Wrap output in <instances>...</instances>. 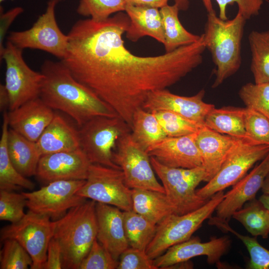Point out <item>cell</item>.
I'll use <instances>...</instances> for the list:
<instances>
[{"mask_svg":"<svg viewBox=\"0 0 269 269\" xmlns=\"http://www.w3.org/2000/svg\"><path fill=\"white\" fill-rule=\"evenodd\" d=\"M129 24L123 11L101 21H77L68 33V48L61 60L76 80L131 128L134 113L142 108L148 94L174 85L201 64L206 46L201 36L170 52L136 55L126 48L123 37Z\"/></svg>","mask_w":269,"mask_h":269,"instance_id":"obj_1","label":"cell"},{"mask_svg":"<svg viewBox=\"0 0 269 269\" xmlns=\"http://www.w3.org/2000/svg\"><path fill=\"white\" fill-rule=\"evenodd\" d=\"M41 72L44 79L39 97L53 110L70 117L78 127L96 117L119 116L93 91L76 80L62 60H46Z\"/></svg>","mask_w":269,"mask_h":269,"instance_id":"obj_2","label":"cell"},{"mask_svg":"<svg viewBox=\"0 0 269 269\" xmlns=\"http://www.w3.org/2000/svg\"><path fill=\"white\" fill-rule=\"evenodd\" d=\"M96 202L86 200L53 221V238L62 252V269H79L97 239Z\"/></svg>","mask_w":269,"mask_h":269,"instance_id":"obj_3","label":"cell"},{"mask_svg":"<svg viewBox=\"0 0 269 269\" xmlns=\"http://www.w3.org/2000/svg\"><path fill=\"white\" fill-rule=\"evenodd\" d=\"M246 19L238 11L231 20H223L215 11L208 12L203 34L206 48L216 66L215 88L236 73L241 64V42Z\"/></svg>","mask_w":269,"mask_h":269,"instance_id":"obj_4","label":"cell"},{"mask_svg":"<svg viewBox=\"0 0 269 269\" xmlns=\"http://www.w3.org/2000/svg\"><path fill=\"white\" fill-rule=\"evenodd\" d=\"M80 146L92 164L121 169L113 160L119 140L130 134V125L120 116L95 117L79 127Z\"/></svg>","mask_w":269,"mask_h":269,"instance_id":"obj_5","label":"cell"},{"mask_svg":"<svg viewBox=\"0 0 269 269\" xmlns=\"http://www.w3.org/2000/svg\"><path fill=\"white\" fill-rule=\"evenodd\" d=\"M223 191L212 196L199 208L183 215L172 214L157 225L155 235L145 251L154 260L170 247L188 240L212 214L224 197Z\"/></svg>","mask_w":269,"mask_h":269,"instance_id":"obj_6","label":"cell"},{"mask_svg":"<svg viewBox=\"0 0 269 269\" xmlns=\"http://www.w3.org/2000/svg\"><path fill=\"white\" fill-rule=\"evenodd\" d=\"M150 161L175 214L183 215L193 211L209 200L201 198L196 193V187L206 179V171L202 166L192 168L171 167L152 156Z\"/></svg>","mask_w":269,"mask_h":269,"instance_id":"obj_7","label":"cell"},{"mask_svg":"<svg viewBox=\"0 0 269 269\" xmlns=\"http://www.w3.org/2000/svg\"><path fill=\"white\" fill-rule=\"evenodd\" d=\"M269 153V145H256L247 139L238 138L218 172L203 187L196 190L197 194L208 200L216 193L233 186Z\"/></svg>","mask_w":269,"mask_h":269,"instance_id":"obj_8","label":"cell"},{"mask_svg":"<svg viewBox=\"0 0 269 269\" xmlns=\"http://www.w3.org/2000/svg\"><path fill=\"white\" fill-rule=\"evenodd\" d=\"M59 1L49 0L45 12L31 28L10 32L7 41L22 50H40L62 60L67 52L69 37L61 31L56 20L55 7Z\"/></svg>","mask_w":269,"mask_h":269,"instance_id":"obj_9","label":"cell"},{"mask_svg":"<svg viewBox=\"0 0 269 269\" xmlns=\"http://www.w3.org/2000/svg\"><path fill=\"white\" fill-rule=\"evenodd\" d=\"M53 221L47 216L30 210L19 221L0 230V241L14 239L29 253L31 269H44L48 246L53 237Z\"/></svg>","mask_w":269,"mask_h":269,"instance_id":"obj_10","label":"cell"},{"mask_svg":"<svg viewBox=\"0 0 269 269\" xmlns=\"http://www.w3.org/2000/svg\"><path fill=\"white\" fill-rule=\"evenodd\" d=\"M77 193L123 211L132 210V190L127 185L121 169L91 164L85 182Z\"/></svg>","mask_w":269,"mask_h":269,"instance_id":"obj_11","label":"cell"},{"mask_svg":"<svg viewBox=\"0 0 269 269\" xmlns=\"http://www.w3.org/2000/svg\"><path fill=\"white\" fill-rule=\"evenodd\" d=\"M22 49L7 41L0 55L5 64V86L8 93L9 111L39 97L42 73L31 69L25 62Z\"/></svg>","mask_w":269,"mask_h":269,"instance_id":"obj_12","label":"cell"},{"mask_svg":"<svg viewBox=\"0 0 269 269\" xmlns=\"http://www.w3.org/2000/svg\"><path fill=\"white\" fill-rule=\"evenodd\" d=\"M113 160L121 168L126 183L131 189H147L165 193L163 185L155 176L150 156L134 140L131 133L119 140Z\"/></svg>","mask_w":269,"mask_h":269,"instance_id":"obj_13","label":"cell"},{"mask_svg":"<svg viewBox=\"0 0 269 269\" xmlns=\"http://www.w3.org/2000/svg\"><path fill=\"white\" fill-rule=\"evenodd\" d=\"M85 181H55L37 190L21 193L26 198L28 210L55 221L87 200L77 193Z\"/></svg>","mask_w":269,"mask_h":269,"instance_id":"obj_14","label":"cell"},{"mask_svg":"<svg viewBox=\"0 0 269 269\" xmlns=\"http://www.w3.org/2000/svg\"><path fill=\"white\" fill-rule=\"evenodd\" d=\"M230 246L231 240L227 236L213 238L206 242H201L197 237L191 238L169 248L153 260V264L157 269H169L194 257L204 256L208 264L223 266L220 259Z\"/></svg>","mask_w":269,"mask_h":269,"instance_id":"obj_15","label":"cell"},{"mask_svg":"<svg viewBox=\"0 0 269 269\" xmlns=\"http://www.w3.org/2000/svg\"><path fill=\"white\" fill-rule=\"evenodd\" d=\"M92 163L81 149L41 156L36 176L47 184L58 180H86Z\"/></svg>","mask_w":269,"mask_h":269,"instance_id":"obj_16","label":"cell"},{"mask_svg":"<svg viewBox=\"0 0 269 269\" xmlns=\"http://www.w3.org/2000/svg\"><path fill=\"white\" fill-rule=\"evenodd\" d=\"M205 92L201 90L190 97L179 96L166 89L150 93L142 106V109L152 112L166 111L204 125L206 116L214 105L203 101Z\"/></svg>","mask_w":269,"mask_h":269,"instance_id":"obj_17","label":"cell"},{"mask_svg":"<svg viewBox=\"0 0 269 269\" xmlns=\"http://www.w3.org/2000/svg\"><path fill=\"white\" fill-rule=\"evenodd\" d=\"M269 173V153L249 173L233 185L230 191L224 194L216 209L215 217L220 221L228 222L235 212L255 198Z\"/></svg>","mask_w":269,"mask_h":269,"instance_id":"obj_18","label":"cell"},{"mask_svg":"<svg viewBox=\"0 0 269 269\" xmlns=\"http://www.w3.org/2000/svg\"><path fill=\"white\" fill-rule=\"evenodd\" d=\"M197 132L166 137L146 151L150 156L169 167L192 168L202 166L201 154L196 143Z\"/></svg>","mask_w":269,"mask_h":269,"instance_id":"obj_19","label":"cell"},{"mask_svg":"<svg viewBox=\"0 0 269 269\" xmlns=\"http://www.w3.org/2000/svg\"><path fill=\"white\" fill-rule=\"evenodd\" d=\"M54 114L53 110L38 97L9 111L8 126L27 139L36 142Z\"/></svg>","mask_w":269,"mask_h":269,"instance_id":"obj_20","label":"cell"},{"mask_svg":"<svg viewBox=\"0 0 269 269\" xmlns=\"http://www.w3.org/2000/svg\"><path fill=\"white\" fill-rule=\"evenodd\" d=\"M121 210L112 205L96 202L97 239L117 261L130 247Z\"/></svg>","mask_w":269,"mask_h":269,"instance_id":"obj_21","label":"cell"},{"mask_svg":"<svg viewBox=\"0 0 269 269\" xmlns=\"http://www.w3.org/2000/svg\"><path fill=\"white\" fill-rule=\"evenodd\" d=\"M238 138L217 133L205 125L197 133L196 143L200 151L206 176L210 181L219 171Z\"/></svg>","mask_w":269,"mask_h":269,"instance_id":"obj_22","label":"cell"},{"mask_svg":"<svg viewBox=\"0 0 269 269\" xmlns=\"http://www.w3.org/2000/svg\"><path fill=\"white\" fill-rule=\"evenodd\" d=\"M41 156L81 148L79 129L62 116H54L36 141Z\"/></svg>","mask_w":269,"mask_h":269,"instance_id":"obj_23","label":"cell"},{"mask_svg":"<svg viewBox=\"0 0 269 269\" xmlns=\"http://www.w3.org/2000/svg\"><path fill=\"white\" fill-rule=\"evenodd\" d=\"M125 12L130 18L126 37L136 42L145 36H150L163 44L164 30L159 8L147 6L127 5Z\"/></svg>","mask_w":269,"mask_h":269,"instance_id":"obj_24","label":"cell"},{"mask_svg":"<svg viewBox=\"0 0 269 269\" xmlns=\"http://www.w3.org/2000/svg\"><path fill=\"white\" fill-rule=\"evenodd\" d=\"M7 144L9 158L16 170L26 177L36 175L41 157L36 142L9 128Z\"/></svg>","mask_w":269,"mask_h":269,"instance_id":"obj_25","label":"cell"},{"mask_svg":"<svg viewBox=\"0 0 269 269\" xmlns=\"http://www.w3.org/2000/svg\"><path fill=\"white\" fill-rule=\"evenodd\" d=\"M132 210L158 225L175 214L165 193L150 190L132 189Z\"/></svg>","mask_w":269,"mask_h":269,"instance_id":"obj_26","label":"cell"},{"mask_svg":"<svg viewBox=\"0 0 269 269\" xmlns=\"http://www.w3.org/2000/svg\"><path fill=\"white\" fill-rule=\"evenodd\" d=\"M8 129L6 111L3 113L0 140V190L14 191L21 188L32 190L35 187L34 183L16 170L9 158L7 144Z\"/></svg>","mask_w":269,"mask_h":269,"instance_id":"obj_27","label":"cell"},{"mask_svg":"<svg viewBox=\"0 0 269 269\" xmlns=\"http://www.w3.org/2000/svg\"><path fill=\"white\" fill-rule=\"evenodd\" d=\"M245 113V108H214L206 116L204 125L217 133L248 140Z\"/></svg>","mask_w":269,"mask_h":269,"instance_id":"obj_28","label":"cell"},{"mask_svg":"<svg viewBox=\"0 0 269 269\" xmlns=\"http://www.w3.org/2000/svg\"><path fill=\"white\" fill-rule=\"evenodd\" d=\"M178 6L174 3L168 4L160 8L164 30V46L166 53L177 48L195 43L201 35L188 31L182 25L178 17Z\"/></svg>","mask_w":269,"mask_h":269,"instance_id":"obj_29","label":"cell"},{"mask_svg":"<svg viewBox=\"0 0 269 269\" xmlns=\"http://www.w3.org/2000/svg\"><path fill=\"white\" fill-rule=\"evenodd\" d=\"M131 129L134 140L146 150L167 137L154 115L142 108L134 113Z\"/></svg>","mask_w":269,"mask_h":269,"instance_id":"obj_30","label":"cell"},{"mask_svg":"<svg viewBox=\"0 0 269 269\" xmlns=\"http://www.w3.org/2000/svg\"><path fill=\"white\" fill-rule=\"evenodd\" d=\"M232 217L254 237L267 239L269 236V210L259 199L254 198L235 212Z\"/></svg>","mask_w":269,"mask_h":269,"instance_id":"obj_31","label":"cell"},{"mask_svg":"<svg viewBox=\"0 0 269 269\" xmlns=\"http://www.w3.org/2000/svg\"><path fill=\"white\" fill-rule=\"evenodd\" d=\"M123 220L129 246L145 250L155 235L157 225L133 210L123 211Z\"/></svg>","mask_w":269,"mask_h":269,"instance_id":"obj_32","label":"cell"},{"mask_svg":"<svg viewBox=\"0 0 269 269\" xmlns=\"http://www.w3.org/2000/svg\"><path fill=\"white\" fill-rule=\"evenodd\" d=\"M251 70L255 83H269V30L252 31L249 35Z\"/></svg>","mask_w":269,"mask_h":269,"instance_id":"obj_33","label":"cell"},{"mask_svg":"<svg viewBox=\"0 0 269 269\" xmlns=\"http://www.w3.org/2000/svg\"><path fill=\"white\" fill-rule=\"evenodd\" d=\"M152 113L167 137H178L197 132L203 126L166 111H155Z\"/></svg>","mask_w":269,"mask_h":269,"instance_id":"obj_34","label":"cell"},{"mask_svg":"<svg viewBox=\"0 0 269 269\" xmlns=\"http://www.w3.org/2000/svg\"><path fill=\"white\" fill-rule=\"evenodd\" d=\"M125 0H79L77 13L96 21L107 19L113 14L125 11Z\"/></svg>","mask_w":269,"mask_h":269,"instance_id":"obj_35","label":"cell"},{"mask_svg":"<svg viewBox=\"0 0 269 269\" xmlns=\"http://www.w3.org/2000/svg\"><path fill=\"white\" fill-rule=\"evenodd\" d=\"M215 225L222 231L232 233L245 245L250 257L248 268L250 269H269V250L262 246L256 237L242 235L234 229L228 222L218 221Z\"/></svg>","mask_w":269,"mask_h":269,"instance_id":"obj_36","label":"cell"},{"mask_svg":"<svg viewBox=\"0 0 269 269\" xmlns=\"http://www.w3.org/2000/svg\"><path fill=\"white\" fill-rule=\"evenodd\" d=\"M0 253V269H27L32 260L26 250L15 240L6 239Z\"/></svg>","mask_w":269,"mask_h":269,"instance_id":"obj_37","label":"cell"},{"mask_svg":"<svg viewBox=\"0 0 269 269\" xmlns=\"http://www.w3.org/2000/svg\"><path fill=\"white\" fill-rule=\"evenodd\" d=\"M245 126L248 140L256 145H269V120L256 110L246 107Z\"/></svg>","mask_w":269,"mask_h":269,"instance_id":"obj_38","label":"cell"},{"mask_svg":"<svg viewBox=\"0 0 269 269\" xmlns=\"http://www.w3.org/2000/svg\"><path fill=\"white\" fill-rule=\"evenodd\" d=\"M239 94L246 107L256 110L269 120V83H248L242 87Z\"/></svg>","mask_w":269,"mask_h":269,"instance_id":"obj_39","label":"cell"},{"mask_svg":"<svg viewBox=\"0 0 269 269\" xmlns=\"http://www.w3.org/2000/svg\"><path fill=\"white\" fill-rule=\"evenodd\" d=\"M27 200L22 193L0 190V220L15 223L25 216Z\"/></svg>","mask_w":269,"mask_h":269,"instance_id":"obj_40","label":"cell"},{"mask_svg":"<svg viewBox=\"0 0 269 269\" xmlns=\"http://www.w3.org/2000/svg\"><path fill=\"white\" fill-rule=\"evenodd\" d=\"M119 261L115 259L96 239L79 269H115Z\"/></svg>","mask_w":269,"mask_h":269,"instance_id":"obj_41","label":"cell"},{"mask_svg":"<svg viewBox=\"0 0 269 269\" xmlns=\"http://www.w3.org/2000/svg\"><path fill=\"white\" fill-rule=\"evenodd\" d=\"M208 12L214 10L211 0H202ZM219 8V17L224 20H227L226 7L228 4L236 2L238 6V11L247 19L259 14L264 2V0H216Z\"/></svg>","mask_w":269,"mask_h":269,"instance_id":"obj_42","label":"cell"},{"mask_svg":"<svg viewBox=\"0 0 269 269\" xmlns=\"http://www.w3.org/2000/svg\"><path fill=\"white\" fill-rule=\"evenodd\" d=\"M117 269H157L145 250L129 247L121 255Z\"/></svg>","mask_w":269,"mask_h":269,"instance_id":"obj_43","label":"cell"},{"mask_svg":"<svg viewBox=\"0 0 269 269\" xmlns=\"http://www.w3.org/2000/svg\"><path fill=\"white\" fill-rule=\"evenodd\" d=\"M23 11L20 6L15 7L5 12H3L2 7L0 10V55L2 53L5 46L4 40L6 32L16 17Z\"/></svg>","mask_w":269,"mask_h":269,"instance_id":"obj_44","label":"cell"},{"mask_svg":"<svg viewBox=\"0 0 269 269\" xmlns=\"http://www.w3.org/2000/svg\"><path fill=\"white\" fill-rule=\"evenodd\" d=\"M62 267L61 248L58 242L52 237L48 246L47 259L44 269H61Z\"/></svg>","mask_w":269,"mask_h":269,"instance_id":"obj_45","label":"cell"},{"mask_svg":"<svg viewBox=\"0 0 269 269\" xmlns=\"http://www.w3.org/2000/svg\"><path fill=\"white\" fill-rule=\"evenodd\" d=\"M169 0H125L127 5L147 6L160 8L168 4Z\"/></svg>","mask_w":269,"mask_h":269,"instance_id":"obj_46","label":"cell"},{"mask_svg":"<svg viewBox=\"0 0 269 269\" xmlns=\"http://www.w3.org/2000/svg\"><path fill=\"white\" fill-rule=\"evenodd\" d=\"M10 100L8 93L4 84L0 85V110L4 113L9 109Z\"/></svg>","mask_w":269,"mask_h":269,"instance_id":"obj_47","label":"cell"},{"mask_svg":"<svg viewBox=\"0 0 269 269\" xmlns=\"http://www.w3.org/2000/svg\"><path fill=\"white\" fill-rule=\"evenodd\" d=\"M261 190L263 194L269 195V173L265 179Z\"/></svg>","mask_w":269,"mask_h":269,"instance_id":"obj_48","label":"cell"},{"mask_svg":"<svg viewBox=\"0 0 269 269\" xmlns=\"http://www.w3.org/2000/svg\"><path fill=\"white\" fill-rule=\"evenodd\" d=\"M175 4L179 7V9L186 10L188 6V0H174Z\"/></svg>","mask_w":269,"mask_h":269,"instance_id":"obj_49","label":"cell"},{"mask_svg":"<svg viewBox=\"0 0 269 269\" xmlns=\"http://www.w3.org/2000/svg\"><path fill=\"white\" fill-rule=\"evenodd\" d=\"M259 199L264 204V205L269 210V195L263 194L260 197Z\"/></svg>","mask_w":269,"mask_h":269,"instance_id":"obj_50","label":"cell"},{"mask_svg":"<svg viewBox=\"0 0 269 269\" xmlns=\"http://www.w3.org/2000/svg\"><path fill=\"white\" fill-rule=\"evenodd\" d=\"M4 0H0V2H3Z\"/></svg>","mask_w":269,"mask_h":269,"instance_id":"obj_51","label":"cell"},{"mask_svg":"<svg viewBox=\"0 0 269 269\" xmlns=\"http://www.w3.org/2000/svg\"></svg>","mask_w":269,"mask_h":269,"instance_id":"obj_52","label":"cell"}]
</instances>
